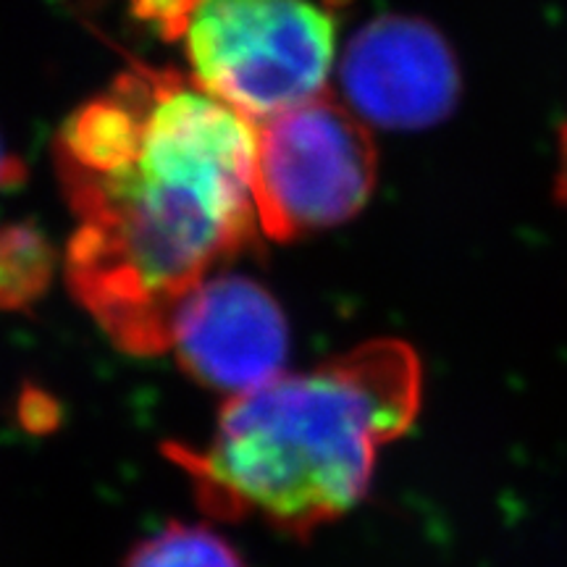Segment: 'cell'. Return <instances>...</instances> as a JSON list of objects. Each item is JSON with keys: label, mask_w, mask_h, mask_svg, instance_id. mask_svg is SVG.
<instances>
[{"label": "cell", "mask_w": 567, "mask_h": 567, "mask_svg": "<svg viewBox=\"0 0 567 567\" xmlns=\"http://www.w3.org/2000/svg\"><path fill=\"white\" fill-rule=\"evenodd\" d=\"M365 122L329 90L255 124L252 200L276 243L334 229L365 208L375 187Z\"/></svg>", "instance_id": "obj_4"}, {"label": "cell", "mask_w": 567, "mask_h": 567, "mask_svg": "<svg viewBox=\"0 0 567 567\" xmlns=\"http://www.w3.org/2000/svg\"><path fill=\"white\" fill-rule=\"evenodd\" d=\"M184 42L195 80L258 124L326 90L337 30L310 0H197Z\"/></svg>", "instance_id": "obj_3"}, {"label": "cell", "mask_w": 567, "mask_h": 567, "mask_svg": "<svg viewBox=\"0 0 567 567\" xmlns=\"http://www.w3.org/2000/svg\"><path fill=\"white\" fill-rule=\"evenodd\" d=\"M339 76L352 111L384 130L434 126L460 97L455 53L421 19H373L347 45Z\"/></svg>", "instance_id": "obj_6"}, {"label": "cell", "mask_w": 567, "mask_h": 567, "mask_svg": "<svg viewBox=\"0 0 567 567\" xmlns=\"http://www.w3.org/2000/svg\"><path fill=\"white\" fill-rule=\"evenodd\" d=\"M255 124L195 76L134 66L63 122L66 284L118 350L172 347L182 302L250 250Z\"/></svg>", "instance_id": "obj_1"}, {"label": "cell", "mask_w": 567, "mask_h": 567, "mask_svg": "<svg viewBox=\"0 0 567 567\" xmlns=\"http://www.w3.org/2000/svg\"><path fill=\"white\" fill-rule=\"evenodd\" d=\"M21 176H24V166H21V161L17 155H11L9 147H6L3 137H0V189H11L17 187L21 182Z\"/></svg>", "instance_id": "obj_10"}, {"label": "cell", "mask_w": 567, "mask_h": 567, "mask_svg": "<svg viewBox=\"0 0 567 567\" xmlns=\"http://www.w3.org/2000/svg\"><path fill=\"white\" fill-rule=\"evenodd\" d=\"M195 3L197 0H132V11L142 21L153 24L163 38L179 40L187 30Z\"/></svg>", "instance_id": "obj_9"}, {"label": "cell", "mask_w": 567, "mask_h": 567, "mask_svg": "<svg viewBox=\"0 0 567 567\" xmlns=\"http://www.w3.org/2000/svg\"><path fill=\"white\" fill-rule=\"evenodd\" d=\"M168 350L203 386L229 396L252 392L284 373L287 316L264 284L221 271L182 302Z\"/></svg>", "instance_id": "obj_5"}, {"label": "cell", "mask_w": 567, "mask_h": 567, "mask_svg": "<svg viewBox=\"0 0 567 567\" xmlns=\"http://www.w3.org/2000/svg\"><path fill=\"white\" fill-rule=\"evenodd\" d=\"M124 567H247V563L216 530L172 523L137 544Z\"/></svg>", "instance_id": "obj_8"}, {"label": "cell", "mask_w": 567, "mask_h": 567, "mask_svg": "<svg viewBox=\"0 0 567 567\" xmlns=\"http://www.w3.org/2000/svg\"><path fill=\"white\" fill-rule=\"evenodd\" d=\"M557 197L567 208V122L559 132V161H557Z\"/></svg>", "instance_id": "obj_11"}, {"label": "cell", "mask_w": 567, "mask_h": 567, "mask_svg": "<svg viewBox=\"0 0 567 567\" xmlns=\"http://www.w3.org/2000/svg\"><path fill=\"white\" fill-rule=\"evenodd\" d=\"M55 252L45 234L17 224L0 229V310H24L48 292Z\"/></svg>", "instance_id": "obj_7"}, {"label": "cell", "mask_w": 567, "mask_h": 567, "mask_svg": "<svg viewBox=\"0 0 567 567\" xmlns=\"http://www.w3.org/2000/svg\"><path fill=\"white\" fill-rule=\"evenodd\" d=\"M423 368L400 339H371L302 373L229 396L203 450L168 444L200 507L308 538L363 499L381 446L421 413Z\"/></svg>", "instance_id": "obj_2"}]
</instances>
